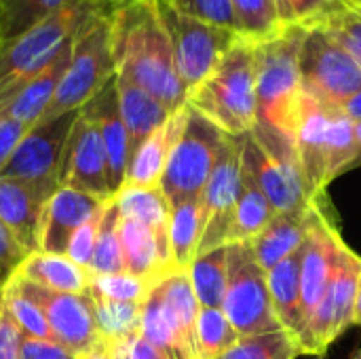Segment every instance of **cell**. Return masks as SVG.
<instances>
[{"label":"cell","instance_id":"1","mask_svg":"<svg viewBox=\"0 0 361 359\" xmlns=\"http://www.w3.org/2000/svg\"><path fill=\"white\" fill-rule=\"evenodd\" d=\"M110 51L116 76L131 80L171 112L186 104L171 40L157 0H135L110 11Z\"/></svg>","mask_w":361,"mask_h":359},{"label":"cell","instance_id":"2","mask_svg":"<svg viewBox=\"0 0 361 359\" xmlns=\"http://www.w3.org/2000/svg\"><path fill=\"white\" fill-rule=\"evenodd\" d=\"M256 42L237 36L214 70L188 91L186 104L228 135L256 125Z\"/></svg>","mask_w":361,"mask_h":359},{"label":"cell","instance_id":"3","mask_svg":"<svg viewBox=\"0 0 361 359\" xmlns=\"http://www.w3.org/2000/svg\"><path fill=\"white\" fill-rule=\"evenodd\" d=\"M307 28L281 25L256 42V125L294 135L302 97L300 47ZM294 140V138H292Z\"/></svg>","mask_w":361,"mask_h":359},{"label":"cell","instance_id":"4","mask_svg":"<svg viewBox=\"0 0 361 359\" xmlns=\"http://www.w3.org/2000/svg\"><path fill=\"white\" fill-rule=\"evenodd\" d=\"M110 4L97 8L76 30L66 72L38 123L80 110L114 78L116 72L110 51Z\"/></svg>","mask_w":361,"mask_h":359},{"label":"cell","instance_id":"5","mask_svg":"<svg viewBox=\"0 0 361 359\" xmlns=\"http://www.w3.org/2000/svg\"><path fill=\"white\" fill-rule=\"evenodd\" d=\"M241 163L254 176L275 214L309 205L302 165L290 135L254 125L250 133L241 135Z\"/></svg>","mask_w":361,"mask_h":359},{"label":"cell","instance_id":"6","mask_svg":"<svg viewBox=\"0 0 361 359\" xmlns=\"http://www.w3.org/2000/svg\"><path fill=\"white\" fill-rule=\"evenodd\" d=\"M106 4V0H74L25 34L0 44V102L19 83L44 68L76 30Z\"/></svg>","mask_w":361,"mask_h":359},{"label":"cell","instance_id":"7","mask_svg":"<svg viewBox=\"0 0 361 359\" xmlns=\"http://www.w3.org/2000/svg\"><path fill=\"white\" fill-rule=\"evenodd\" d=\"M226 292L222 311L241 336L283 330L271 303L267 271L258 264L252 243H228Z\"/></svg>","mask_w":361,"mask_h":359},{"label":"cell","instance_id":"8","mask_svg":"<svg viewBox=\"0 0 361 359\" xmlns=\"http://www.w3.org/2000/svg\"><path fill=\"white\" fill-rule=\"evenodd\" d=\"M226 135L228 133L220 131L214 123L188 106L186 125L159 182V188L169 205L201 197Z\"/></svg>","mask_w":361,"mask_h":359},{"label":"cell","instance_id":"9","mask_svg":"<svg viewBox=\"0 0 361 359\" xmlns=\"http://www.w3.org/2000/svg\"><path fill=\"white\" fill-rule=\"evenodd\" d=\"M302 93L328 106H343L361 89V68L324 28H309L300 47Z\"/></svg>","mask_w":361,"mask_h":359},{"label":"cell","instance_id":"10","mask_svg":"<svg viewBox=\"0 0 361 359\" xmlns=\"http://www.w3.org/2000/svg\"><path fill=\"white\" fill-rule=\"evenodd\" d=\"M159 11L171 40L176 70L186 91H190L214 70L239 34L186 15L165 0L159 2Z\"/></svg>","mask_w":361,"mask_h":359},{"label":"cell","instance_id":"11","mask_svg":"<svg viewBox=\"0 0 361 359\" xmlns=\"http://www.w3.org/2000/svg\"><path fill=\"white\" fill-rule=\"evenodd\" d=\"M361 273V258L343 241L332 279L298 336L300 355L322 358L338 336L353 326L355 292Z\"/></svg>","mask_w":361,"mask_h":359},{"label":"cell","instance_id":"12","mask_svg":"<svg viewBox=\"0 0 361 359\" xmlns=\"http://www.w3.org/2000/svg\"><path fill=\"white\" fill-rule=\"evenodd\" d=\"M241 186V135H226L209 180L201 193L203 233L199 254L228 245L233 237L235 207Z\"/></svg>","mask_w":361,"mask_h":359},{"label":"cell","instance_id":"13","mask_svg":"<svg viewBox=\"0 0 361 359\" xmlns=\"http://www.w3.org/2000/svg\"><path fill=\"white\" fill-rule=\"evenodd\" d=\"M76 114L78 110L30 127L13 150L8 163L2 167L0 176L30 182L53 195L59 188L61 159Z\"/></svg>","mask_w":361,"mask_h":359},{"label":"cell","instance_id":"14","mask_svg":"<svg viewBox=\"0 0 361 359\" xmlns=\"http://www.w3.org/2000/svg\"><path fill=\"white\" fill-rule=\"evenodd\" d=\"M11 284L23 292L30 300L36 303V307L42 311L53 341L59 343L61 347L70 349L78 358L91 353L97 349L99 336L95 330V320H93V307L89 294H61V292H51L44 290L36 284H30L21 277H13Z\"/></svg>","mask_w":361,"mask_h":359},{"label":"cell","instance_id":"15","mask_svg":"<svg viewBox=\"0 0 361 359\" xmlns=\"http://www.w3.org/2000/svg\"><path fill=\"white\" fill-rule=\"evenodd\" d=\"M59 186L93 195L102 201H110L114 197L110 190V169L102 135L80 110L66 142Z\"/></svg>","mask_w":361,"mask_h":359},{"label":"cell","instance_id":"16","mask_svg":"<svg viewBox=\"0 0 361 359\" xmlns=\"http://www.w3.org/2000/svg\"><path fill=\"white\" fill-rule=\"evenodd\" d=\"M330 108L313 99L311 95L302 93L296 123H294V144L302 165L305 182L309 197L324 195L330 180H328V154H326V138H328V123H330Z\"/></svg>","mask_w":361,"mask_h":359},{"label":"cell","instance_id":"17","mask_svg":"<svg viewBox=\"0 0 361 359\" xmlns=\"http://www.w3.org/2000/svg\"><path fill=\"white\" fill-rule=\"evenodd\" d=\"M104 203L106 201L93 195L59 186L44 203L40 214L38 252L66 254L76 229L82 226L93 214H97L104 207Z\"/></svg>","mask_w":361,"mask_h":359},{"label":"cell","instance_id":"18","mask_svg":"<svg viewBox=\"0 0 361 359\" xmlns=\"http://www.w3.org/2000/svg\"><path fill=\"white\" fill-rule=\"evenodd\" d=\"M80 112L97 127L102 135L108 157V169H110V190L116 197L118 190L125 186L127 163H129V138H127L125 123L121 118L114 78L91 102H87L80 108Z\"/></svg>","mask_w":361,"mask_h":359},{"label":"cell","instance_id":"19","mask_svg":"<svg viewBox=\"0 0 361 359\" xmlns=\"http://www.w3.org/2000/svg\"><path fill=\"white\" fill-rule=\"evenodd\" d=\"M51 193L15 178L0 176V222L27 254L38 252V226Z\"/></svg>","mask_w":361,"mask_h":359},{"label":"cell","instance_id":"20","mask_svg":"<svg viewBox=\"0 0 361 359\" xmlns=\"http://www.w3.org/2000/svg\"><path fill=\"white\" fill-rule=\"evenodd\" d=\"M70 49H72V40L66 47H61V51L44 68H40L36 74H32L30 78L19 83L0 102V112L21 121L27 127H34L40 121V116L44 114L47 106L51 104V99L57 91V85H59V80L66 72L68 59H70Z\"/></svg>","mask_w":361,"mask_h":359},{"label":"cell","instance_id":"21","mask_svg":"<svg viewBox=\"0 0 361 359\" xmlns=\"http://www.w3.org/2000/svg\"><path fill=\"white\" fill-rule=\"evenodd\" d=\"M186 116H188V104H184L180 110H176L165 121V125H161L135 150V154L129 157L125 186H142V188L159 186L161 176L167 165V159L186 125Z\"/></svg>","mask_w":361,"mask_h":359},{"label":"cell","instance_id":"22","mask_svg":"<svg viewBox=\"0 0 361 359\" xmlns=\"http://www.w3.org/2000/svg\"><path fill=\"white\" fill-rule=\"evenodd\" d=\"M140 336L167 359H197L195 334L184 328L180 317L152 288L142 305Z\"/></svg>","mask_w":361,"mask_h":359},{"label":"cell","instance_id":"23","mask_svg":"<svg viewBox=\"0 0 361 359\" xmlns=\"http://www.w3.org/2000/svg\"><path fill=\"white\" fill-rule=\"evenodd\" d=\"M114 87L118 97L121 118L129 138V157L173 114L165 104H161L154 95L133 85L131 80L114 74Z\"/></svg>","mask_w":361,"mask_h":359},{"label":"cell","instance_id":"24","mask_svg":"<svg viewBox=\"0 0 361 359\" xmlns=\"http://www.w3.org/2000/svg\"><path fill=\"white\" fill-rule=\"evenodd\" d=\"M307 224L309 205L275 214L271 222L250 241L258 264L264 271H271L275 264L292 256L305 241Z\"/></svg>","mask_w":361,"mask_h":359},{"label":"cell","instance_id":"25","mask_svg":"<svg viewBox=\"0 0 361 359\" xmlns=\"http://www.w3.org/2000/svg\"><path fill=\"white\" fill-rule=\"evenodd\" d=\"M121 218L135 220L152 231L159 241L161 254L171 269V252H169V216L171 205L161 193L159 186L142 188V186H123L114 197ZM173 271V269H171Z\"/></svg>","mask_w":361,"mask_h":359},{"label":"cell","instance_id":"26","mask_svg":"<svg viewBox=\"0 0 361 359\" xmlns=\"http://www.w3.org/2000/svg\"><path fill=\"white\" fill-rule=\"evenodd\" d=\"M300 262L302 254L300 248L267 271L269 292L273 311L281 324V328L298 343V336L305 328L302 322V286H300Z\"/></svg>","mask_w":361,"mask_h":359},{"label":"cell","instance_id":"27","mask_svg":"<svg viewBox=\"0 0 361 359\" xmlns=\"http://www.w3.org/2000/svg\"><path fill=\"white\" fill-rule=\"evenodd\" d=\"M17 277L61 294H85L89 286V271L74 264L66 254L34 252L21 262Z\"/></svg>","mask_w":361,"mask_h":359},{"label":"cell","instance_id":"28","mask_svg":"<svg viewBox=\"0 0 361 359\" xmlns=\"http://www.w3.org/2000/svg\"><path fill=\"white\" fill-rule=\"evenodd\" d=\"M121 245L125 254L127 273L148 279L152 284L163 275L171 273L169 264L161 254L157 237L144 224L121 218Z\"/></svg>","mask_w":361,"mask_h":359},{"label":"cell","instance_id":"29","mask_svg":"<svg viewBox=\"0 0 361 359\" xmlns=\"http://www.w3.org/2000/svg\"><path fill=\"white\" fill-rule=\"evenodd\" d=\"M201 233V197L173 203L169 216V252L173 271H188L190 262L197 258Z\"/></svg>","mask_w":361,"mask_h":359},{"label":"cell","instance_id":"30","mask_svg":"<svg viewBox=\"0 0 361 359\" xmlns=\"http://www.w3.org/2000/svg\"><path fill=\"white\" fill-rule=\"evenodd\" d=\"M275 216L273 205L269 203L267 195L254 180V176L241 163V186L235 207V222H233V237L231 243L252 241Z\"/></svg>","mask_w":361,"mask_h":359},{"label":"cell","instance_id":"31","mask_svg":"<svg viewBox=\"0 0 361 359\" xmlns=\"http://www.w3.org/2000/svg\"><path fill=\"white\" fill-rule=\"evenodd\" d=\"M226 269H228V245L199 254L190 267L188 277L195 296L205 309H220L226 292Z\"/></svg>","mask_w":361,"mask_h":359},{"label":"cell","instance_id":"32","mask_svg":"<svg viewBox=\"0 0 361 359\" xmlns=\"http://www.w3.org/2000/svg\"><path fill=\"white\" fill-rule=\"evenodd\" d=\"M114 273H127V264L121 245V212L116 199L112 197L110 201L104 203L102 209L89 275H114Z\"/></svg>","mask_w":361,"mask_h":359},{"label":"cell","instance_id":"33","mask_svg":"<svg viewBox=\"0 0 361 359\" xmlns=\"http://www.w3.org/2000/svg\"><path fill=\"white\" fill-rule=\"evenodd\" d=\"M74 0H0V44L25 34Z\"/></svg>","mask_w":361,"mask_h":359},{"label":"cell","instance_id":"34","mask_svg":"<svg viewBox=\"0 0 361 359\" xmlns=\"http://www.w3.org/2000/svg\"><path fill=\"white\" fill-rule=\"evenodd\" d=\"M91 307H93L95 330H97L102 345H110V343H116L121 339H127L140 332L142 305L91 298Z\"/></svg>","mask_w":361,"mask_h":359},{"label":"cell","instance_id":"35","mask_svg":"<svg viewBox=\"0 0 361 359\" xmlns=\"http://www.w3.org/2000/svg\"><path fill=\"white\" fill-rule=\"evenodd\" d=\"M326 154H328V180L330 182L351 171V165L355 161V123L343 112L341 106L330 108Z\"/></svg>","mask_w":361,"mask_h":359},{"label":"cell","instance_id":"36","mask_svg":"<svg viewBox=\"0 0 361 359\" xmlns=\"http://www.w3.org/2000/svg\"><path fill=\"white\" fill-rule=\"evenodd\" d=\"M239 341L237 330L228 322L222 309H205L201 307L197 324H195V347L197 359L220 358L226 349H231Z\"/></svg>","mask_w":361,"mask_h":359},{"label":"cell","instance_id":"37","mask_svg":"<svg viewBox=\"0 0 361 359\" xmlns=\"http://www.w3.org/2000/svg\"><path fill=\"white\" fill-rule=\"evenodd\" d=\"M298 355V343L286 330H275L254 336H241L231 349H226L216 359H296Z\"/></svg>","mask_w":361,"mask_h":359},{"label":"cell","instance_id":"38","mask_svg":"<svg viewBox=\"0 0 361 359\" xmlns=\"http://www.w3.org/2000/svg\"><path fill=\"white\" fill-rule=\"evenodd\" d=\"M0 305L8 313L11 322L17 326L21 336L38 339V341H53L51 328H49L42 311L36 307L34 300H30L23 292H19L11 281L0 296Z\"/></svg>","mask_w":361,"mask_h":359},{"label":"cell","instance_id":"39","mask_svg":"<svg viewBox=\"0 0 361 359\" xmlns=\"http://www.w3.org/2000/svg\"><path fill=\"white\" fill-rule=\"evenodd\" d=\"M152 288V281L135 277L131 273H114V275H89L87 294L91 298L112 300V303H131L144 305Z\"/></svg>","mask_w":361,"mask_h":359},{"label":"cell","instance_id":"40","mask_svg":"<svg viewBox=\"0 0 361 359\" xmlns=\"http://www.w3.org/2000/svg\"><path fill=\"white\" fill-rule=\"evenodd\" d=\"M235 19H237V34L260 42L275 34L281 28L273 0H231Z\"/></svg>","mask_w":361,"mask_h":359},{"label":"cell","instance_id":"41","mask_svg":"<svg viewBox=\"0 0 361 359\" xmlns=\"http://www.w3.org/2000/svg\"><path fill=\"white\" fill-rule=\"evenodd\" d=\"M281 25L315 28L328 21L338 8L345 6L343 0H273Z\"/></svg>","mask_w":361,"mask_h":359},{"label":"cell","instance_id":"42","mask_svg":"<svg viewBox=\"0 0 361 359\" xmlns=\"http://www.w3.org/2000/svg\"><path fill=\"white\" fill-rule=\"evenodd\" d=\"M322 25L361 68V8L345 4Z\"/></svg>","mask_w":361,"mask_h":359},{"label":"cell","instance_id":"43","mask_svg":"<svg viewBox=\"0 0 361 359\" xmlns=\"http://www.w3.org/2000/svg\"><path fill=\"white\" fill-rule=\"evenodd\" d=\"M165 2L180 8L186 15L237 32V19L231 0H165Z\"/></svg>","mask_w":361,"mask_h":359},{"label":"cell","instance_id":"44","mask_svg":"<svg viewBox=\"0 0 361 359\" xmlns=\"http://www.w3.org/2000/svg\"><path fill=\"white\" fill-rule=\"evenodd\" d=\"M104 209V207H102ZM102 209L97 214H93L82 226L76 229V233L72 235L70 243H68V250H66V256L89 271L91 267V260H93V252H95V239H97V226H99V218H102Z\"/></svg>","mask_w":361,"mask_h":359},{"label":"cell","instance_id":"45","mask_svg":"<svg viewBox=\"0 0 361 359\" xmlns=\"http://www.w3.org/2000/svg\"><path fill=\"white\" fill-rule=\"evenodd\" d=\"M30 254L21 248V243L13 237V233L0 222V296L8 281L17 275L21 262Z\"/></svg>","mask_w":361,"mask_h":359},{"label":"cell","instance_id":"46","mask_svg":"<svg viewBox=\"0 0 361 359\" xmlns=\"http://www.w3.org/2000/svg\"><path fill=\"white\" fill-rule=\"evenodd\" d=\"M112 359H167L161 351H157L148 341H144L137 334H131L127 339H121L116 343L104 345Z\"/></svg>","mask_w":361,"mask_h":359},{"label":"cell","instance_id":"47","mask_svg":"<svg viewBox=\"0 0 361 359\" xmlns=\"http://www.w3.org/2000/svg\"><path fill=\"white\" fill-rule=\"evenodd\" d=\"M19 359H78V355L55 341H38V339L21 336Z\"/></svg>","mask_w":361,"mask_h":359},{"label":"cell","instance_id":"48","mask_svg":"<svg viewBox=\"0 0 361 359\" xmlns=\"http://www.w3.org/2000/svg\"><path fill=\"white\" fill-rule=\"evenodd\" d=\"M27 125H23L21 121L6 116L0 112V171L2 167L8 163L13 150L17 148V144L21 142V138L27 133Z\"/></svg>","mask_w":361,"mask_h":359},{"label":"cell","instance_id":"49","mask_svg":"<svg viewBox=\"0 0 361 359\" xmlns=\"http://www.w3.org/2000/svg\"><path fill=\"white\" fill-rule=\"evenodd\" d=\"M21 334L0 305V359H19Z\"/></svg>","mask_w":361,"mask_h":359},{"label":"cell","instance_id":"50","mask_svg":"<svg viewBox=\"0 0 361 359\" xmlns=\"http://www.w3.org/2000/svg\"><path fill=\"white\" fill-rule=\"evenodd\" d=\"M341 108H343V112H345V114H347V116H349L353 123H360L361 121V89L357 91V93H353V95H351V97H349V99H347V102L341 106Z\"/></svg>","mask_w":361,"mask_h":359},{"label":"cell","instance_id":"51","mask_svg":"<svg viewBox=\"0 0 361 359\" xmlns=\"http://www.w3.org/2000/svg\"><path fill=\"white\" fill-rule=\"evenodd\" d=\"M353 326L361 328V273L357 279V292H355V309H353Z\"/></svg>","mask_w":361,"mask_h":359},{"label":"cell","instance_id":"52","mask_svg":"<svg viewBox=\"0 0 361 359\" xmlns=\"http://www.w3.org/2000/svg\"><path fill=\"white\" fill-rule=\"evenodd\" d=\"M361 165V121L355 123V161L351 165V169L360 167Z\"/></svg>","mask_w":361,"mask_h":359},{"label":"cell","instance_id":"53","mask_svg":"<svg viewBox=\"0 0 361 359\" xmlns=\"http://www.w3.org/2000/svg\"><path fill=\"white\" fill-rule=\"evenodd\" d=\"M78 359H112V358H110L108 349H106L104 345H99L97 349H93L91 353H87V355H82V358H78Z\"/></svg>","mask_w":361,"mask_h":359},{"label":"cell","instance_id":"54","mask_svg":"<svg viewBox=\"0 0 361 359\" xmlns=\"http://www.w3.org/2000/svg\"><path fill=\"white\" fill-rule=\"evenodd\" d=\"M110 6H118V4H127V2H135V0H106ZM157 2H161V0H157Z\"/></svg>","mask_w":361,"mask_h":359},{"label":"cell","instance_id":"55","mask_svg":"<svg viewBox=\"0 0 361 359\" xmlns=\"http://www.w3.org/2000/svg\"><path fill=\"white\" fill-rule=\"evenodd\" d=\"M345 4H349V6H357V8H361V0H343Z\"/></svg>","mask_w":361,"mask_h":359},{"label":"cell","instance_id":"56","mask_svg":"<svg viewBox=\"0 0 361 359\" xmlns=\"http://www.w3.org/2000/svg\"><path fill=\"white\" fill-rule=\"evenodd\" d=\"M351 359H361V349H360V351H357V353H355V355H353V358H351Z\"/></svg>","mask_w":361,"mask_h":359}]
</instances>
